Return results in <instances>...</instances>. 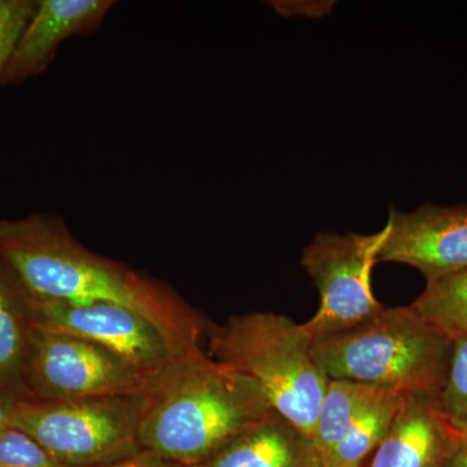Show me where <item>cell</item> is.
<instances>
[{"instance_id":"6da1fadb","label":"cell","mask_w":467,"mask_h":467,"mask_svg":"<svg viewBox=\"0 0 467 467\" xmlns=\"http://www.w3.org/2000/svg\"><path fill=\"white\" fill-rule=\"evenodd\" d=\"M0 269L26 299L117 304L152 322L178 355L201 348L205 321L173 288L88 250L55 214L0 220Z\"/></svg>"},{"instance_id":"7a4b0ae2","label":"cell","mask_w":467,"mask_h":467,"mask_svg":"<svg viewBox=\"0 0 467 467\" xmlns=\"http://www.w3.org/2000/svg\"><path fill=\"white\" fill-rule=\"evenodd\" d=\"M143 398L140 447L184 467L213 459L275 411L251 378L202 348L177 356Z\"/></svg>"},{"instance_id":"3957f363","label":"cell","mask_w":467,"mask_h":467,"mask_svg":"<svg viewBox=\"0 0 467 467\" xmlns=\"http://www.w3.org/2000/svg\"><path fill=\"white\" fill-rule=\"evenodd\" d=\"M312 350L330 380L439 398L450 367L451 340L413 306H384L361 325L316 337Z\"/></svg>"},{"instance_id":"277c9868","label":"cell","mask_w":467,"mask_h":467,"mask_svg":"<svg viewBox=\"0 0 467 467\" xmlns=\"http://www.w3.org/2000/svg\"><path fill=\"white\" fill-rule=\"evenodd\" d=\"M211 358L251 378L270 407L312 436L328 379L313 355L306 326L276 313H245L225 324L205 321Z\"/></svg>"},{"instance_id":"5b68a950","label":"cell","mask_w":467,"mask_h":467,"mask_svg":"<svg viewBox=\"0 0 467 467\" xmlns=\"http://www.w3.org/2000/svg\"><path fill=\"white\" fill-rule=\"evenodd\" d=\"M143 408V395L20 401L11 426L33 438L63 466L104 467L142 453Z\"/></svg>"},{"instance_id":"8992f818","label":"cell","mask_w":467,"mask_h":467,"mask_svg":"<svg viewBox=\"0 0 467 467\" xmlns=\"http://www.w3.org/2000/svg\"><path fill=\"white\" fill-rule=\"evenodd\" d=\"M26 383L32 401L144 395L147 384L109 350L75 335L33 327Z\"/></svg>"},{"instance_id":"52a82bcc","label":"cell","mask_w":467,"mask_h":467,"mask_svg":"<svg viewBox=\"0 0 467 467\" xmlns=\"http://www.w3.org/2000/svg\"><path fill=\"white\" fill-rule=\"evenodd\" d=\"M380 241V232L326 233L318 234L304 250L301 266L319 292L317 313L304 324L313 337L348 330L383 310L371 290Z\"/></svg>"},{"instance_id":"ba28073f","label":"cell","mask_w":467,"mask_h":467,"mask_svg":"<svg viewBox=\"0 0 467 467\" xmlns=\"http://www.w3.org/2000/svg\"><path fill=\"white\" fill-rule=\"evenodd\" d=\"M21 297L33 327L75 335L103 347L149 386L177 356H182L152 322L125 306L109 303L73 306Z\"/></svg>"},{"instance_id":"9c48e42d","label":"cell","mask_w":467,"mask_h":467,"mask_svg":"<svg viewBox=\"0 0 467 467\" xmlns=\"http://www.w3.org/2000/svg\"><path fill=\"white\" fill-rule=\"evenodd\" d=\"M378 250V263L416 267L426 284L467 269V204H426L413 212L391 208Z\"/></svg>"},{"instance_id":"30bf717a","label":"cell","mask_w":467,"mask_h":467,"mask_svg":"<svg viewBox=\"0 0 467 467\" xmlns=\"http://www.w3.org/2000/svg\"><path fill=\"white\" fill-rule=\"evenodd\" d=\"M113 5L112 0H38V7L9 55L0 88L41 76L67 39L97 32Z\"/></svg>"},{"instance_id":"8fae6325","label":"cell","mask_w":467,"mask_h":467,"mask_svg":"<svg viewBox=\"0 0 467 467\" xmlns=\"http://www.w3.org/2000/svg\"><path fill=\"white\" fill-rule=\"evenodd\" d=\"M462 438L438 396L410 393L402 399L368 467H445Z\"/></svg>"},{"instance_id":"7c38bea8","label":"cell","mask_w":467,"mask_h":467,"mask_svg":"<svg viewBox=\"0 0 467 467\" xmlns=\"http://www.w3.org/2000/svg\"><path fill=\"white\" fill-rule=\"evenodd\" d=\"M196 467H324L312 438L273 411Z\"/></svg>"},{"instance_id":"4fadbf2b","label":"cell","mask_w":467,"mask_h":467,"mask_svg":"<svg viewBox=\"0 0 467 467\" xmlns=\"http://www.w3.org/2000/svg\"><path fill=\"white\" fill-rule=\"evenodd\" d=\"M32 328L20 292L0 269V398L32 401L26 383Z\"/></svg>"},{"instance_id":"5bb4252c","label":"cell","mask_w":467,"mask_h":467,"mask_svg":"<svg viewBox=\"0 0 467 467\" xmlns=\"http://www.w3.org/2000/svg\"><path fill=\"white\" fill-rule=\"evenodd\" d=\"M378 391L379 389L376 387L349 380L328 382L315 430L310 436L319 459L327 456L348 436Z\"/></svg>"},{"instance_id":"9a60e30c","label":"cell","mask_w":467,"mask_h":467,"mask_svg":"<svg viewBox=\"0 0 467 467\" xmlns=\"http://www.w3.org/2000/svg\"><path fill=\"white\" fill-rule=\"evenodd\" d=\"M401 393L379 389L348 436L322 459L324 467H361L374 453L400 408Z\"/></svg>"},{"instance_id":"2e32d148","label":"cell","mask_w":467,"mask_h":467,"mask_svg":"<svg viewBox=\"0 0 467 467\" xmlns=\"http://www.w3.org/2000/svg\"><path fill=\"white\" fill-rule=\"evenodd\" d=\"M411 306L451 340L467 335V269L426 284Z\"/></svg>"},{"instance_id":"e0dca14e","label":"cell","mask_w":467,"mask_h":467,"mask_svg":"<svg viewBox=\"0 0 467 467\" xmlns=\"http://www.w3.org/2000/svg\"><path fill=\"white\" fill-rule=\"evenodd\" d=\"M439 402L454 426L462 432L467 426V335L451 340L450 367Z\"/></svg>"},{"instance_id":"ac0fdd59","label":"cell","mask_w":467,"mask_h":467,"mask_svg":"<svg viewBox=\"0 0 467 467\" xmlns=\"http://www.w3.org/2000/svg\"><path fill=\"white\" fill-rule=\"evenodd\" d=\"M0 467H66L21 430L0 432Z\"/></svg>"},{"instance_id":"d6986e66","label":"cell","mask_w":467,"mask_h":467,"mask_svg":"<svg viewBox=\"0 0 467 467\" xmlns=\"http://www.w3.org/2000/svg\"><path fill=\"white\" fill-rule=\"evenodd\" d=\"M36 7L38 0H0V78Z\"/></svg>"},{"instance_id":"ffe728a7","label":"cell","mask_w":467,"mask_h":467,"mask_svg":"<svg viewBox=\"0 0 467 467\" xmlns=\"http://www.w3.org/2000/svg\"><path fill=\"white\" fill-rule=\"evenodd\" d=\"M104 467H184V466L175 465V463L169 462V461L160 459L159 456H156V454L150 453V451H143L142 453L138 454V456L133 457V459L121 461V462L113 463V465L104 466Z\"/></svg>"},{"instance_id":"44dd1931","label":"cell","mask_w":467,"mask_h":467,"mask_svg":"<svg viewBox=\"0 0 467 467\" xmlns=\"http://www.w3.org/2000/svg\"><path fill=\"white\" fill-rule=\"evenodd\" d=\"M18 402L20 401L0 398V432L11 427V418L14 416Z\"/></svg>"},{"instance_id":"7402d4cb","label":"cell","mask_w":467,"mask_h":467,"mask_svg":"<svg viewBox=\"0 0 467 467\" xmlns=\"http://www.w3.org/2000/svg\"><path fill=\"white\" fill-rule=\"evenodd\" d=\"M445 467H467V439L463 436L451 451Z\"/></svg>"},{"instance_id":"603a6c76","label":"cell","mask_w":467,"mask_h":467,"mask_svg":"<svg viewBox=\"0 0 467 467\" xmlns=\"http://www.w3.org/2000/svg\"><path fill=\"white\" fill-rule=\"evenodd\" d=\"M462 434L467 439V426L465 427V429H463Z\"/></svg>"}]
</instances>
